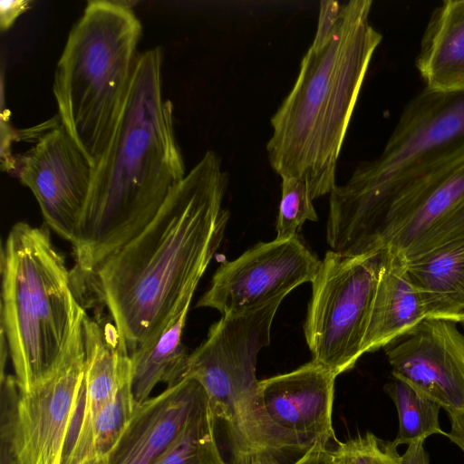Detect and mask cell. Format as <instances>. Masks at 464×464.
Returning <instances> with one entry per match:
<instances>
[{"label":"cell","instance_id":"21","mask_svg":"<svg viewBox=\"0 0 464 464\" xmlns=\"http://www.w3.org/2000/svg\"><path fill=\"white\" fill-rule=\"evenodd\" d=\"M281 179L276 238L288 239L297 235L306 220L316 221L318 218L306 182L298 177Z\"/></svg>","mask_w":464,"mask_h":464},{"label":"cell","instance_id":"4","mask_svg":"<svg viewBox=\"0 0 464 464\" xmlns=\"http://www.w3.org/2000/svg\"><path fill=\"white\" fill-rule=\"evenodd\" d=\"M464 160V90L425 87L403 109L382 152L330 193L326 240L354 255L389 204L416 182Z\"/></svg>","mask_w":464,"mask_h":464},{"label":"cell","instance_id":"17","mask_svg":"<svg viewBox=\"0 0 464 464\" xmlns=\"http://www.w3.org/2000/svg\"><path fill=\"white\" fill-rule=\"evenodd\" d=\"M426 318L464 320V240L406 264Z\"/></svg>","mask_w":464,"mask_h":464},{"label":"cell","instance_id":"16","mask_svg":"<svg viewBox=\"0 0 464 464\" xmlns=\"http://www.w3.org/2000/svg\"><path fill=\"white\" fill-rule=\"evenodd\" d=\"M416 66L430 90H464V0H446L434 9Z\"/></svg>","mask_w":464,"mask_h":464},{"label":"cell","instance_id":"1","mask_svg":"<svg viewBox=\"0 0 464 464\" xmlns=\"http://www.w3.org/2000/svg\"><path fill=\"white\" fill-rule=\"evenodd\" d=\"M228 179L221 158L208 150L153 220L90 278L129 354L190 304L224 237Z\"/></svg>","mask_w":464,"mask_h":464},{"label":"cell","instance_id":"13","mask_svg":"<svg viewBox=\"0 0 464 464\" xmlns=\"http://www.w3.org/2000/svg\"><path fill=\"white\" fill-rule=\"evenodd\" d=\"M336 376L313 361L259 381L260 396L271 421L309 448L329 450L336 442L332 410Z\"/></svg>","mask_w":464,"mask_h":464},{"label":"cell","instance_id":"25","mask_svg":"<svg viewBox=\"0 0 464 464\" xmlns=\"http://www.w3.org/2000/svg\"><path fill=\"white\" fill-rule=\"evenodd\" d=\"M292 464H334L330 450L313 446Z\"/></svg>","mask_w":464,"mask_h":464},{"label":"cell","instance_id":"27","mask_svg":"<svg viewBox=\"0 0 464 464\" xmlns=\"http://www.w3.org/2000/svg\"><path fill=\"white\" fill-rule=\"evenodd\" d=\"M82 464H108V455H95Z\"/></svg>","mask_w":464,"mask_h":464},{"label":"cell","instance_id":"20","mask_svg":"<svg viewBox=\"0 0 464 464\" xmlns=\"http://www.w3.org/2000/svg\"><path fill=\"white\" fill-rule=\"evenodd\" d=\"M384 391L398 413L399 430L392 441L395 446L424 442L430 435L446 434L439 423L441 406L430 396L394 377L385 384Z\"/></svg>","mask_w":464,"mask_h":464},{"label":"cell","instance_id":"7","mask_svg":"<svg viewBox=\"0 0 464 464\" xmlns=\"http://www.w3.org/2000/svg\"><path fill=\"white\" fill-rule=\"evenodd\" d=\"M60 363L29 391L14 375L1 377V444L11 464H62L78 411L84 378L82 318Z\"/></svg>","mask_w":464,"mask_h":464},{"label":"cell","instance_id":"3","mask_svg":"<svg viewBox=\"0 0 464 464\" xmlns=\"http://www.w3.org/2000/svg\"><path fill=\"white\" fill-rule=\"evenodd\" d=\"M372 0L320 2L314 38L291 91L271 118L269 164L303 179L312 199L336 186V167L372 57L382 36L370 23Z\"/></svg>","mask_w":464,"mask_h":464},{"label":"cell","instance_id":"12","mask_svg":"<svg viewBox=\"0 0 464 464\" xmlns=\"http://www.w3.org/2000/svg\"><path fill=\"white\" fill-rule=\"evenodd\" d=\"M383 349L394 378L446 411L464 410V334L456 322L425 318Z\"/></svg>","mask_w":464,"mask_h":464},{"label":"cell","instance_id":"19","mask_svg":"<svg viewBox=\"0 0 464 464\" xmlns=\"http://www.w3.org/2000/svg\"><path fill=\"white\" fill-rule=\"evenodd\" d=\"M216 422L206 397L152 464H226L216 440Z\"/></svg>","mask_w":464,"mask_h":464},{"label":"cell","instance_id":"23","mask_svg":"<svg viewBox=\"0 0 464 464\" xmlns=\"http://www.w3.org/2000/svg\"><path fill=\"white\" fill-rule=\"evenodd\" d=\"M33 4L30 0H14L0 2V28L7 31L14 24L16 19L28 11Z\"/></svg>","mask_w":464,"mask_h":464},{"label":"cell","instance_id":"2","mask_svg":"<svg viewBox=\"0 0 464 464\" xmlns=\"http://www.w3.org/2000/svg\"><path fill=\"white\" fill-rule=\"evenodd\" d=\"M163 51L140 53L131 88L111 143L94 168L73 240L76 269L91 278L156 217L185 178L173 105L162 95Z\"/></svg>","mask_w":464,"mask_h":464},{"label":"cell","instance_id":"14","mask_svg":"<svg viewBox=\"0 0 464 464\" xmlns=\"http://www.w3.org/2000/svg\"><path fill=\"white\" fill-rule=\"evenodd\" d=\"M207 397L201 385L184 379L160 394L137 403L108 464H152Z\"/></svg>","mask_w":464,"mask_h":464},{"label":"cell","instance_id":"22","mask_svg":"<svg viewBox=\"0 0 464 464\" xmlns=\"http://www.w3.org/2000/svg\"><path fill=\"white\" fill-rule=\"evenodd\" d=\"M330 453L334 464H396L401 455L392 441L366 432L344 442H337Z\"/></svg>","mask_w":464,"mask_h":464},{"label":"cell","instance_id":"9","mask_svg":"<svg viewBox=\"0 0 464 464\" xmlns=\"http://www.w3.org/2000/svg\"><path fill=\"white\" fill-rule=\"evenodd\" d=\"M464 240V160L423 179L396 197L355 256L387 249L406 264Z\"/></svg>","mask_w":464,"mask_h":464},{"label":"cell","instance_id":"24","mask_svg":"<svg viewBox=\"0 0 464 464\" xmlns=\"http://www.w3.org/2000/svg\"><path fill=\"white\" fill-rule=\"evenodd\" d=\"M450 420V430L446 432L452 442L458 445L464 452V410L447 411Z\"/></svg>","mask_w":464,"mask_h":464},{"label":"cell","instance_id":"28","mask_svg":"<svg viewBox=\"0 0 464 464\" xmlns=\"http://www.w3.org/2000/svg\"><path fill=\"white\" fill-rule=\"evenodd\" d=\"M0 464H11L9 451L6 446L1 444Z\"/></svg>","mask_w":464,"mask_h":464},{"label":"cell","instance_id":"26","mask_svg":"<svg viewBox=\"0 0 464 464\" xmlns=\"http://www.w3.org/2000/svg\"><path fill=\"white\" fill-rule=\"evenodd\" d=\"M396 464H429V455L423 442L408 445V449L400 456Z\"/></svg>","mask_w":464,"mask_h":464},{"label":"cell","instance_id":"11","mask_svg":"<svg viewBox=\"0 0 464 464\" xmlns=\"http://www.w3.org/2000/svg\"><path fill=\"white\" fill-rule=\"evenodd\" d=\"M17 176L36 198L45 223L72 243L89 198L94 168L60 123L19 160Z\"/></svg>","mask_w":464,"mask_h":464},{"label":"cell","instance_id":"8","mask_svg":"<svg viewBox=\"0 0 464 464\" xmlns=\"http://www.w3.org/2000/svg\"><path fill=\"white\" fill-rule=\"evenodd\" d=\"M384 250L361 256L326 252L312 282L304 333L314 362L336 377L353 368L362 344Z\"/></svg>","mask_w":464,"mask_h":464},{"label":"cell","instance_id":"15","mask_svg":"<svg viewBox=\"0 0 464 464\" xmlns=\"http://www.w3.org/2000/svg\"><path fill=\"white\" fill-rule=\"evenodd\" d=\"M426 318L424 305L406 263L384 249V260L373 298L362 352L385 347Z\"/></svg>","mask_w":464,"mask_h":464},{"label":"cell","instance_id":"18","mask_svg":"<svg viewBox=\"0 0 464 464\" xmlns=\"http://www.w3.org/2000/svg\"><path fill=\"white\" fill-rule=\"evenodd\" d=\"M189 305L175 313L155 338L130 353L132 392L137 403L149 399L158 383L169 387L183 380L188 354L182 343V334Z\"/></svg>","mask_w":464,"mask_h":464},{"label":"cell","instance_id":"6","mask_svg":"<svg viewBox=\"0 0 464 464\" xmlns=\"http://www.w3.org/2000/svg\"><path fill=\"white\" fill-rule=\"evenodd\" d=\"M1 274V338L24 392L60 363L85 310L46 227H12L2 247Z\"/></svg>","mask_w":464,"mask_h":464},{"label":"cell","instance_id":"5","mask_svg":"<svg viewBox=\"0 0 464 464\" xmlns=\"http://www.w3.org/2000/svg\"><path fill=\"white\" fill-rule=\"evenodd\" d=\"M142 26L130 6L89 1L57 63L59 121L95 168L108 149L131 88Z\"/></svg>","mask_w":464,"mask_h":464},{"label":"cell","instance_id":"29","mask_svg":"<svg viewBox=\"0 0 464 464\" xmlns=\"http://www.w3.org/2000/svg\"><path fill=\"white\" fill-rule=\"evenodd\" d=\"M460 324L464 326V320Z\"/></svg>","mask_w":464,"mask_h":464},{"label":"cell","instance_id":"10","mask_svg":"<svg viewBox=\"0 0 464 464\" xmlns=\"http://www.w3.org/2000/svg\"><path fill=\"white\" fill-rule=\"evenodd\" d=\"M320 265L297 235L258 243L218 266L196 306L225 315L285 297L298 285L312 283Z\"/></svg>","mask_w":464,"mask_h":464}]
</instances>
